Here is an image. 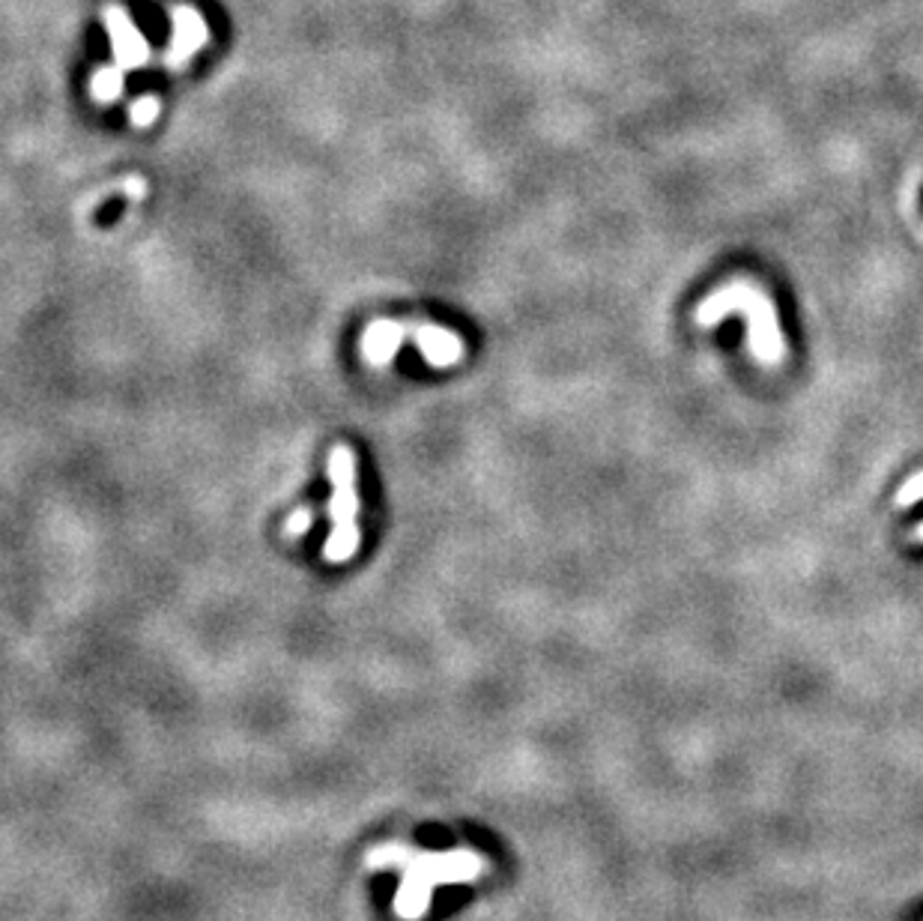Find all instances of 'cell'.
Masks as SVG:
<instances>
[{"label": "cell", "instance_id": "obj_2", "mask_svg": "<svg viewBox=\"0 0 923 921\" xmlns=\"http://www.w3.org/2000/svg\"><path fill=\"white\" fill-rule=\"evenodd\" d=\"M742 315L747 320V345L751 354L762 365H777L786 356V341H783L781 320L772 297L751 279H735L714 290L696 306V320L703 327H714L726 317Z\"/></svg>", "mask_w": 923, "mask_h": 921}, {"label": "cell", "instance_id": "obj_11", "mask_svg": "<svg viewBox=\"0 0 923 921\" xmlns=\"http://www.w3.org/2000/svg\"><path fill=\"white\" fill-rule=\"evenodd\" d=\"M921 497H923V473H917V476H912V479L905 482L903 488H900V494H896V506H900V509H905V506H912V503H917ZM914 538H917V542H923V524L917 527Z\"/></svg>", "mask_w": 923, "mask_h": 921}, {"label": "cell", "instance_id": "obj_13", "mask_svg": "<svg viewBox=\"0 0 923 921\" xmlns=\"http://www.w3.org/2000/svg\"><path fill=\"white\" fill-rule=\"evenodd\" d=\"M126 192H129L132 201H138V198H143V192H147V186H143V180H129L126 182Z\"/></svg>", "mask_w": 923, "mask_h": 921}, {"label": "cell", "instance_id": "obj_10", "mask_svg": "<svg viewBox=\"0 0 923 921\" xmlns=\"http://www.w3.org/2000/svg\"><path fill=\"white\" fill-rule=\"evenodd\" d=\"M159 111H162V106H159V97L147 93V97H138L132 106H129V120H132L135 129H147V126L156 123Z\"/></svg>", "mask_w": 923, "mask_h": 921}, {"label": "cell", "instance_id": "obj_3", "mask_svg": "<svg viewBox=\"0 0 923 921\" xmlns=\"http://www.w3.org/2000/svg\"><path fill=\"white\" fill-rule=\"evenodd\" d=\"M326 476L333 482V497L326 503L333 527L359 524V488H356V455L350 446H335L326 460Z\"/></svg>", "mask_w": 923, "mask_h": 921}, {"label": "cell", "instance_id": "obj_1", "mask_svg": "<svg viewBox=\"0 0 923 921\" xmlns=\"http://www.w3.org/2000/svg\"><path fill=\"white\" fill-rule=\"evenodd\" d=\"M368 868H400L395 915L400 921H421L430 910L437 885L478 880L487 871V862L473 850L416 853L404 844H383L368 853Z\"/></svg>", "mask_w": 923, "mask_h": 921}, {"label": "cell", "instance_id": "obj_7", "mask_svg": "<svg viewBox=\"0 0 923 921\" xmlns=\"http://www.w3.org/2000/svg\"><path fill=\"white\" fill-rule=\"evenodd\" d=\"M409 338V324H400V320H374L368 324L363 336V354L365 359L374 365V368H386V365L395 359V354L400 350V345Z\"/></svg>", "mask_w": 923, "mask_h": 921}, {"label": "cell", "instance_id": "obj_9", "mask_svg": "<svg viewBox=\"0 0 923 921\" xmlns=\"http://www.w3.org/2000/svg\"><path fill=\"white\" fill-rule=\"evenodd\" d=\"M126 87V69H120L117 63L111 67H99L90 78V97L99 102V106H111L117 99L123 97Z\"/></svg>", "mask_w": 923, "mask_h": 921}, {"label": "cell", "instance_id": "obj_6", "mask_svg": "<svg viewBox=\"0 0 923 921\" xmlns=\"http://www.w3.org/2000/svg\"><path fill=\"white\" fill-rule=\"evenodd\" d=\"M409 341H416L421 359L434 368H451L464 359V341L451 329L437 324H409Z\"/></svg>", "mask_w": 923, "mask_h": 921}, {"label": "cell", "instance_id": "obj_4", "mask_svg": "<svg viewBox=\"0 0 923 921\" xmlns=\"http://www.w3.org/2000/svg\"><path fill=\"white\" fill-rule=\"evenodd\" d=\"M102 21H106V33L117 67L132 72V69H141L150 63V42L143 39L141 30L135 28L132 16L120 3H108L106 10H102Z\"/></svg>", "mask_w": 923, "mask_h": 921}, {"label": "cell", "instance_id": "obj_8", "mask_svg": "<svg viewBox=\"0 0 923 921\" xmlns=\"http://www.w3.org/2000/svg\"><path fill=\"white\" fill-rule=\"evenodd\" d=\"M363 545V529L359 524H344V527H333L329 538L324 545V559L333 563V566H341L347 559H353V554L359 551Z\"/></svg>", "mask_w": 923, "mask_h": 921}, {"label": "cell", "instance_id": "obj_5", "mask_svg": "<svg viewBox=\"0 0 923 921\" xmlns=\"http://www.w3.org/2000/svg\"><path fill=\"white\" fill-rule=\"evenodd\" d=\"M210 42L207 21L198 10H191L189 3H180L171 10V42L165 49V67L182 69L204 46Z\"/></svg>", "mask_w": 923, "mask_h": 921}, {"label": "cell", "instance_id": "obj_12", "mask_svg": "<svg viewBox=\"0 0 923 921\" xmlns=\"http://www.w3.org/2000/svg\"><path fill=\"white\" fill-rule=\"evenodd\" d=\"M311 524H315V512L308 509V506H299V509L287 518V536L290 538H302L308 529H311Z\"/></svg>", "mask_w": 923, "mask_h": 921}]
</instances>
